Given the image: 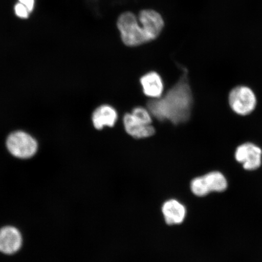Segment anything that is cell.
Wrapping results in <instances>:
<instances>
[{"label":"cell","instance_id":"277c9868","mask_svg":"<svg viewBox=\"0 0 262 262\" xmlns=\"http://www.w3.org/2000/svg\"><path fill=\"white\" fill-rule=\"evenodd\" d=\"M6 145L12 156L22 159H29L34 156L38 148L36 140L22 131L11 134Z\"/></svg>","mask_w":262,"mask_h":262},{"label":"cell","instance_id":"5bb4252c","mask_svg":"<svg viewBox=\"0 0 262 262\" xmlns=\"http://www.w3.org/2000/svg\"><path fill=\"white\" fill-rule=\"evenodd\" d=\"M15 14L17 17L21 19H28L31 12L20 3H16L14 6Z\"/></svg>","mask_w":262,"mask_h":262},{"label":"cell","instance_id":"7c38bea8","mask_svg":"<svg viewBox=\"0 0 262 262\" xmlns=\"http://www.w3.org/2000/svg\"><path fill=\"white\" fill-rule=\"evenodd\" d=\"M143 93L152 99L159 98L163 95V82L161 77L156 72H150L140 78Z\"/></svg>","mask_w":262,"mask_h":262},{"label":"cell","instance_id":"9a60e30c","mask_svg":"<svg viewBox=\"0 0 262 262\" xmlns=\"http://www.w3.org/2000/svg\"><path fill=\"white\" fill-rule=\"evenodd\" d=\"M19 3L24 5L29 11L31 13L34 11L35 5V0H18Z\"/></svg>","mask_w":262,"mask_h":262},{"label":"cell","instance_id":"8992f818","mask_svg":"<svg viewBox=\"0 0 262 262\" xmlns=\"http://www.w3.org/2000/svg\"><path fill=\"white\" fill-rule=\"evenodd\" d=\"M261 149L251 143H246L237 147L235 153V159L243 164L247 170H255L259 168L261 163Z\"/></svg>","mask_w":262,"mask_h":262},{"label":"cell","instance_id":"5b68a950","mask_svg":"<svg viewBox=\"0 0 262 262\" xmlns=\"http://www.w3.org/2000/svg\"><path fill=\"white\" fill-rule=\"evenodd\" d=\"M229 103L232 110L241 116H247L253 112L257 100L253 91L247 86L234 88L229 96Z\"/></svg>","mask_w":262,"mask_h":262},{"label":"cell","instance_id":"4fadbf2b","mask_svg":"<svg viewBox=\"0 0 262 262\" xmlns=\"http://www.w3.org/2000/svg\"><path fill=\"white\" fill-rule=\"evenodd\" d=\"M134 119L146 124H151L152 116L147 109L143 107H137L134 108L130 113Z\"/></svg>","mask_w":262,"mask_h":262},{"label":"cell","instance_id":"7a4b0ae2","mask_svg":"<svg viewBox=\"0 0 262 262\" xmlns=\"http://www.w3.org/2000/svg\"><path fill=\"white\" fill-rule=\"evenodd\" d=\"M123 43L129 47H136L150 42L138 18L131 12H123L117 23Z\"/></svg>","mask_w":262,"mask_h":262},{"label":"cell","instance_id":"3957f363","mask_svg":"<svg viewBox=\"0 0 262 262\" xmlns=\"http://www.w3.org/2000/svg\"><path fill=\"white\" fill-rule=\"evenodd\" d=\"M227 186L225 176L221 172L214 171L193 179L191 189L195 195L204 196L211 192H223Z\"/></svg>","mask_w":262,"mask_h":262},{"label":"cell","instance_id":"9c48e42d","mask_svg":"<svg viewBox=\"0 0 262 262\" xmlns=\"http://www.w3.org/2000/svg\"><path fill=\"white\" fill-rule=\"evenodd\" d=\"M124 129L129 136L135 139H145L151 137L156 130L151 124H146L134 119L131 114H126L123 117Z\"/></svg>","mask_w":262,"mask_h":262},{"label":"cell","instance_id":"ba28073f","mask_svg":"<svg viewBox=\"0 0 262 262\" xmlns=\"http://www.w3.org/2000/svg\"><path fill=\"white\" fill-rule=\"evenodd\" d=\"M23 244L21 232L12 226H6L0 229V252L14 254L19 250Z\"/></svg>","mask_w":262,"mask_h":262},{"label":"cell","instance_id":"52a82bcc","mask_svg":"<svg viewBox=\"0 0 262 262\" xmlns=\"http://www.w3.org/2000/svg\"><path fill=\"white\" fill-rule=\"evenodd\" d=\"M138 19L150 41L159 37L165 26L162 16L155 10H142L139 13Z\"/></svg>","mask_w":262,"mask_h":262},{"label":"cell","instance_id":"30bf717a","mask_svg":"<svg viewBox=\"0 0 262 262\" xmlns=\"http://www.w3.org/2000/svg\"><path fill=\"white\" fill-rule=\"evenodd\" d=\"M162 210L164 218L169 225H179L184 221L186 209L185 206L176 199H169L164 203Z\"/></svg>","mask_w":262,"mask_h":262},{"label":"cell","instance_id":"8fae6325","mask_svg":"<svg viewBox=\"0 0 262 262\" xmlns=\"http://www.w3.org/2000/svg\"><path fill=\"white\" fill-rule=\"evenodd\" d=\"M92 119L95 128L100 130L106 126L113 127L117 122L118 114L113 106L103 104L94 111Z\"/></svg>","mask_w":262,"mask_h":262},{"label":"cell","instance_id":"6da1fadb","mask_svg":"<svg viewBox=\"0 0 262 262\" xmlns=\"http://www.w3.org/2000/svg\"><path fill=\"white\" fill-rule=\"evenodd\" d=\"M183 74L174 86L159 98L151 99L147 103V110L152 117L173 124L184 123L191 117L193 96L189 83L188 71L183 68Z\"/></svg>","mask_w":262,"mask_h":262}]
</instances>
